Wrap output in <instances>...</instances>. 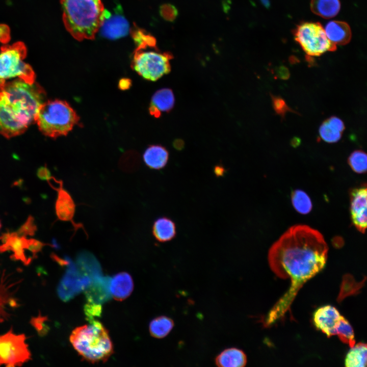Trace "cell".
<instances>
[{
    "instance_id": "obj_33",
    "label": "cell",
    "mask_w": 367,
    "mask_h": 367,
    "mask_svg": "<svg viewBox=\"0 0 367 367\" xmlns=\"http://www.w3.org/2000/svg\"><path fill=\"white\" fill-rule=\"evenodd\" d=\"M84 310L87 320L91 322L95 320V317L100 316L101 306L100 304L90 302L85 305Z\"/></svg>"
},
{
    "instance_id": "obj_31",
    "label": "cell",
    "mask_w": 367,
    "mask_h": 367,
    "mask_svg": "<svg viewBox=\"0 0 367 367\" xmlns=\"http://www.w3.org/2000/svg\"><path fill=\"white\" fill-rule=\"evenodd\" d=\"M271 96L274 110L282 118H284L287 112L296 113L289 107L285 101L281 97L274 95H271Z\"/></svg>"
},
{
    "instance_id": "obj_6",
    "label": "cell",
    "mask_w": 367,
    "mask_h": 367,
    "mask_svg": "<svg viewBox=\"0 0 367 367\" xmlns=\"http://www.w3.org/2000/svg\"><path fill=\"white\" fill-rule=\"evenodd\" d=\"M136 45L131 66L138 74L145 80L156 81L170 72L169 61L173 57L171 53H160L157 48L149 50V47H156L154 42H143Z\"/></svg>"
},
{
    "instance_id": "obj_21",
    "label": "cell",
    "mask_w": 367,
    "mask_h": 367,
    "mask_svg": "<svg viewBox=\"0 0 367 367\" xmlns=\"http://www.w3.org/2000/svg\"><path fill=\"white\" fill-rule=\"evenodd\" d=\"M152 233L155 239L161 243H165L174 239L177 233L175 222L167 217L157 218L152 226Z\"/></svg>"
},
{
    "instance_id": "obj_37",
    "label": "cell",
    "mask_w": 367,
    "mask_h": 367,
    "mask_svg": "<svg viewBox=\"0 0 367 367\" xmlns=\"http://www.w3.org/2000/svg\"><path fill=\"white\" fill-rule=\"evenodd\" d=\"M37 175L42 179L48 180L50 177V172L46 167H42L38 171Z\"/></svg>"
},
{
    "instance_id": "obj_2",
    "label": "cell",
    "mask_w": 367,
    "mask_h": 367,
    "mask_svg": "<svg viewBox=\"0 0 367 367\" xmlns=\"http://www.w3.org/2000/svg\"><path fill=\"white\" fill-rule=\"evenodd\" d=\"M45 97L44 90L36 82L0 80V135L11 138L23 134L35 122Z\"/></svg>"
},
{
    "instance_id": "obj_36",
    "label": "cell",
    "mask_w": 367,
    "mask_h": 367,
    "mask_svg": "<svg viewBox=\"0 0 367 367\" xmlns=\"http://www.w3.org/2000/svg\"><path fill=\"white\" fill-rule=\"evenodd\" d=\"M131 80L127 78H122L120 80L118 83V87L121 90H127L131 86Z\"/></svg>"
},
{
    "instance_id": "obj_11",
    "label": "cell",
    "mask_w": 367,
    "mask_h": 367,
    "mask_svg": "<svg viewBox=\"0 0 367 367\" xmlns=\"http://www.w3.org/2000/svg\"><path fill=\"white\" fill-rule=\"evenodd\" d=\"M3 244L0 246V252L11 251L13 253L11 256L13 259L20 260L25 265H28L36 257L37 253L43 246L38 241L27 240L14 233L8 234L3 236Z\"/></svg>"
},
{
    "instance_id": "obj_19",
    "label": "cell",
    "mask_w": 367,
    "mask_h": 367,
    "mask_svg": "<svg viewBox=\"0 0 367 367\" xmlns=\"http://www.w3.org/2000/svg\"><path fill=\"white\" fill-rule=\"evenodd\" d=\"M324 30L329 40L336 45H346L351 40V28L345 21H330L327 23Z\"/></svg>"
},
{
    "instance_id": "obj_7",
    "label": "cell",
    "mask_w": 367,
    "mask_h": 367,
    "mask_svg": "<svg viewBox=\"0 0 367 367\" xmlns=\"http://www.w3.org/2000/svg\"><path fill=\"white\" fill-rule=\"evenodd\" d=\"M27 49L22 42L5 45L0 49V80L17 77L29 84L35 82L36 75L32 67L23 60Z\"/></svg>"
},
{
    "instance_id": "obj_15",
    "label": "cell",
    "mask_w": 367,
    "mask_h": 367,
    "mask_svg": "<svg viewBox=\"0 0 367 367\" xmlns=\"http://www.w3.org/2000/svg\"><path fill=\"white\" fill-rule=\"evenodd\" d=\"M338 310L331 305L317 309L313 314L315 327L329 337L336 335V327L342 317Z\"/></svg>"
},
{
    "instance_id": "obj_26",
    "label": "cell",
    "mask_w": 367,
    "mask_h": 367,
    "mask_svg": "<svg viewBox=\"0 0 367 367\" xmlns=\"http://www.w3.org/2000/svg\"><path fill=\"white\" fill-rule=\"evenodd\" d=\"M174 326V322L166 316H160L152 320L149 326L150 333L152 336L162 338L167 336Z\"/></svg>"
},
{
    "instance_id": "obj_34",
    "label": "cell",
    "mask_w": 367,
    "mask_h": 367,
    "mask_svg": "<svg viewBox=\"0 0 367 367\" xmlns=\"http://www.w3.org/2000/svg\"><path fill=\"white\" fill-rule=\"evenodd\" d=\"M277 77L282 80H287L290 76L289 69L284 66H281L276 69L275 72Z\"/></svg>"
},
{
    "instance_id": "obj_42",
    "label": "cell",
    "mask_w": 367,
    "mask_h": 367,
    "mask_svg": "<svg viewBox=\"0 0 367 367\" xmlns=\"http://www.w3.org/2000/svg\"><path fill=\"white\" fill-rule=\"evenodd\" d=\"M1 222H0V229H1Z\"/></svg>"
},
{
    "instance_id": "obj_5",
    "label": "cell",
    "mask_w": 367,
    "mask_h": 367,
    "mask_svg": "<svg viewBox=\"0 0 367 367\" xmlns=\"http://www.w3.org/2000/svg\"><path fill=\"white\" fill-rule=\"evenodd\" d=\"M79 121L80 117L71 106L59 99L43 102L35 119L40 131L52 138L67 135Z\"/></svg>"
},
{
    "instance_id": "obj_32",
    "label": "cell",
    "mask_w": 367,
    "mask_h": 367,
    "mask_svg": "<svg viewBox=\"0 0 367 367\" xmlns=\"http://www.w3.org/2000/svg\"><path fill=\"white\" fill-rule=\"evenodd\" d=\"M160 13L166 20L172 22L177 18L178 12L177 8L171 4H164L160 8Z\"/></svg>"
},
{
    "instance_id": "obj_35",
    "label": "cell",
    "mask_w": 367,
    "mask_h": 367,
    "mask_svg": "<svg viewBox=\"0 0 367 367\" xmlns=\"http://www.w3.org/2000/svg\"><path fill=\"white\" fill-rule=\"evenodd\" d=\"M33 220L32 218H30L26 222L25 224L22 226L20 229V233L33 234L34 228H33Z\"/></svg>"
},
{
    "instance_id": "obj_13",
    "label": "cell",
    "mask_w": 367,
    "mask_h": 367,
    "mask_svg": "<svg viewBox=\"0 0 367 367\" xmlns=\"http://www.w3.org/2000/svg\"><path fill=\"white\" fill-rule=\"evenodd\" d=\"M366 187L353 189L350 195V213L353 224L361 233H364L366 227Z\"/></svg>"
},
{
    "instance_id": "obj_24",
    "label": "cell",
    "mask_w": 367,
    "mask_h": 367,
    "mask_svg": "<svg viewBox=\"0 0 367 367\" xmlns=\"http://www.w3.org/2000/svg\"><path fill=\"white\" fill-rule=\"evenodd\" d=\"M311 11L315 14L324 18L335 17L339 12V0H311Z\"/></svg>"
},
{
    "instance_id": "obj_30",
    "label": "cell",
    "mask_w": 367,
    "mask_h": 367,
    "mask_svg": "<svg viewBox=\"0 0 367 367\" xmlns=\"http://www.w3.org/2000/svg\"><path fill=\"white\" fill-rule=\"evenodd\" d=\"M139 165V158L135 153L125 154L119 163L121 169L128 173H132L137 170Z\"/></svg>"
},
{
    "instance_id": "obj_25",
    "label": "cell",
    "mask_w": 367,
    "mask_h": 367,
    "mask_svg": "<svg viewBox=\"0 0 367 367\" xmlns=\"http://www.w3.org/2000/svg\"><path fill=\"white\" fill-rule=\"evenodd\" d=\"M366 359V345L359 343L351 347L346 356L345 365L347 367H365Z\"/></svg>"
},
{
    "instance_id": "obj_3",
    "label": "cell",
    "mask_w": 367,
    "mask_h": 367,
    "mask_svg": "<svg viewBox=\"0 0 367 367\" xmlns=\"http://www.w3.org/2000/svg\"><path fill=\"white\" fill-rule=\"evenodd\" d=\"M65 29L77 41L93 40L104 20L101 0H60Z\"/></svg>"
},
{
    "instance_id": "obj_16",
    "label": "cell",
    "mask_w": 367,
    "mask_h": 367,
    "mask_svg": "<svg viewBox=\"0 0 367 367\" xmlns=\"http://www.w3.org/2000/svg\"><path fill=\"white\" fill-rule=\"evenodd\" d=\"M99 30L102 35L108 38L115 39L125 36L129 25L127 20L122 16L112 15L105 12V16Z\"/></svg>"
},
{
    "instance_id": "obj_1",
    "label": "cell",
    "mask_w": 367,
    "mask_h": 367,
    "mask_svg": "<svg viewBox=\"0 0 367 367\" xmlns=\"http://www.w3.org/2000/svg\"><path fill=\"white\" fill-rule=\"evenodd\" d=\"M328 246L323 234L307 225L287 229L271 246L268 259L272 271L279 278L291 280L289 290L266 317L268 326L284 316L303 284L325 267Z\"/></svg>"
},
{
    "instance_id": "obj_20",
    "label": "cell",
    "mask_w": 367,
    "mask_h": 367,
    "mask_svg": "<svg viewBox=\"0 0 367 367\" xmlns=\"http://www.w3.org/2000/svg\"><path fill=\"white\" fill-rule=\"evenodd\" d=\"M345 128V126L342 120L334 116L322 122L319 127V133L324 141L333 143L339 141Z\"/></svg>"
},
{
    "instance_id": "obj_40",
    "label": "cell",
    "mask_w": 367,
    "mask_h": 367,
    "mask_svg": "<svg viewBox=\"0 0 367 367\" xmlns=\"http://www.w3.org/2000/svg\"><path fill=\"white\" fill-rule=\"evenodd\" d=\"M174 144V147L177 149H181L184 146L183 143L179 142V140H178V142L175 141V143Z\"/></svg>"
},
{
    "instance_id": "obj_29",
    "label": "cell",
    "mask_w": 367,
    "mask_h": 367,
    "mask_svg": "<svg viewBox=\"0 0 367 367\" xmlns=\"http://www.w3.org/2000/svg\"><path fill=\"white\" fill-rule=\"evenodd\" d=\"M348 163L355 172L358 174L364 173L367 168L366 154L361 150H355L349 156Z\"/></svg>"
},
{
    "instance_id": "obj_12",
    "label": "cell",
    "mask_w": 367,
    "mask_h": 367,
    "mask_svg": "<svg viewBox=\"0 0 367 367\" xmlns=\"http://www.w3.org/2000/svg\"><path fill=\"white\" fill-rule=\"evenodd\" d=\"M63 264L67 265L68 269L58 287V292L60 298L66 301L70 299L81 289L86 287L89 282L87 277L77 276L76 273L78 271L69 258L65 257Z\"/></svg>"
},
{
    "instance_id": "obj_4",
    "label": "cell",
    "mask_w": 367,
    "mask_h": 367,
    "mask_svg": "<svg viewBox=\"0 0 367 367\" xmlns=\"http://www.w3.org/2000/svg\"><path fill=\"white\" fill-rule=\"evenodd\" d=\"M75 328L69 340L82 359L92 363L106 362L114 352L108 330L94 320Z\"/></svg>"
},
{
    "instance_id": "obj_18",
    "label": "cell",
    "mask_w": 367,
    "mask_h": 367,
    "mask_svg": "<svg viewBox=\"0 0 367 367\" xmlns=\"http://www.w3.org/2000/svg\"><path fill=\"white\" fill-rule=\"evenodd\" d=\"M134 289L131 276L126 272L119 273L110 281L111 296L116 300L121 301L128 297Z\"/></svg>"
},
{
    "instance_id": "obj_38",
    "label": "cell",
    "mask_w": 367,
    "mask_h": 367,
    "mask_svg": "<svg viewBox=\"0 0 367 367\" xmlns=\"http://www.w3.org/2000/svg\"><path fill=\"white\" fill-rule=\"evenodd\" d=\"M226 172V170H225V168L223 166L220 165H217L215 166L214 168V172L215 175L218 177L223 176L225 175Z\"/></svg>"
},
{
    "instance_id": "obj_10",
    "label": "cell",
    "mask_w": 367,
    "mask_h": 367,
    "mask_svg": "<svg viewBox=\"0 0 367 367\" xmlns=\"http://www.w3.org/2000/svg\"><path fill=\"white\" fill-rule=\"evenodd\" d=\"M21 282L14 273L0 268V323L11 318L20 306L17 294Z\"/></svg>"
},
{
    "instance_id": "obj_14",
    "label": "cell",
    "mask_w": 367,
    "mask_h": 367,
    "mask_svg": "<svg viewBox=\"0 0 367 367\" xmlns=\"http://www.w3.org/2000/svg\"><path fill=\"white\" fill-rule=\"evenodd\" d=\"M50 179L51 180V177ZM51 186L58 191L57 198L55 204L56 213L58 218L64 221H70L76 228L82 227V225L76 224L73 221L75 211V204L70 194L63 187L62 181H59L57 186L55 178L53 177Z\"/></svg>"
},
{
    "instance_id": "obj_22",
    "label": "cell",
    "mask_w": 367,
    "mask_h": 367,
    "mask_svg": "<svg viewBox=\"0 0 367 367\" xmlns=\"http://www.w3.org/2000/svg\"><path fill=\"white\" fill-rule=\"evenodd\" d=\"M169 154L167 149L160 145H153L148 147L145 151L143 161L150 169L161 170L167 165Z\"/></svg>"
},
{
    "instance_id": "obj_27",
    "label": "cell",
    "mask_w": 367,
    "mask_h": 367,
    "mask_svg": "<svg viewBox=\"0 0 367 367\" xmlns=\"http://www.w3.org/2000/svg\"><path fill=\"white\" fill-rule=\"evenodd\" d=\"M291 201L294 208L301 214H307L311 211V201L309 196L303 191H294L291 195Z\"/></svg>"
},
{
    "instance_id": "obj_9",
    "label": "cell",
    "mask_w": 367,
    "mask_h": 367,
    "mask_svg": "<svg viewBox=\"0 0 367 367\" xmlns=\"http://www.w3.org/2000/svg\"><path fill=\"white\" fill-rule=\"evenodd\" d=\"M31 359V353L24 334L12 328L0 334V366H20Z\"/></svg>"
},
{
    "instance_id": "obj_39",
    "label": "cell",
    "mask_w": 367,
    "mask_h": 367,
    "mask_svg": "<svg viewBox=\"0 0 367 367\" xmlns=\"http://www.w3.org/2000/svg\"><path fill=\"white\" fill-rule=\"evenodd\" d=\"M301 143V140L298 137H294L291 141V144L294 147H298Z\"/></svg>"
},
{
    "instance_id": "obj_17",
    "label": "cell",
    "mask_w": 367,
    "mask_h": 367,
    "mask_svg": "<svg viewBox=\"0 0 367 367\" xmlns=\"http://www.w3.org/2000/svg\"><path fill=\"white\" fill-rule=\"evenodd\" d=\"M175 98L172 90L163 88L156 91L151 98L149 107L151 115L159 118L162 112H169L173 108Z\"/></svg>"
},
{
    "instance_id": "obj_8",
    "label": "cell",
    "mask_w": 367,
    "mask_h": 367,
    "mask_svg": "<svg viewBox=\"0 0 367 367\" xmlns=\"http://www.w3.org/2000/svg\"><path fill=\"white\" fill-rule=\"evenodd\" d=\"M295 40L309 57H319L334 51L336 45L327 38L324 28L318 22H303L293 31Z\"/></svg>"
},
{
    "instance_id": "obj_23",
    "label": "cell",
    "mask_w": 367,
    "mask_h": 367,
    "mask_svg": "<svg viewBox=\"0 0 367 367\" xmlns=\"http://www.w3.org/2000/svg\"><path fill=\"white\" fill-rule=\"evenodd\" d=\"M217 366L223 367H242L247 363V356L241 350L228 348L223 351L215 359Z\"/></svg>"
},
{
    "instance_id": "obj_28",
    "label": "cell",
    "mask_w": 367,
    "mask_h": 367,
    "mask_svg": "<svg viewBox=\"0 0 367 367\" xmlns=\"http://www.w3.org/2000/svg\"><path fill=\"white\" fill-rule=\"evenodd\" d=\"M336 335L343 343L348 344L350 347L355 344L353 329L343 316H342L336 327Z\"/></svg>"
},
{
    "instance_id": "obj_41",
    "label": "cell",
    "mask_w": 367,
    "mask_h": 367,
    "mask_svg": "<svg viewBox=\"0 0 367 367\" xmlns=\"http://www.w3.org/2000/svg\"><path fill=\"white\" fill-rule=\"evenodd\" d=\"M262 3L266 7H268L269 6V1L268 0H261Z\"/></svg>"
}]
</instances>
